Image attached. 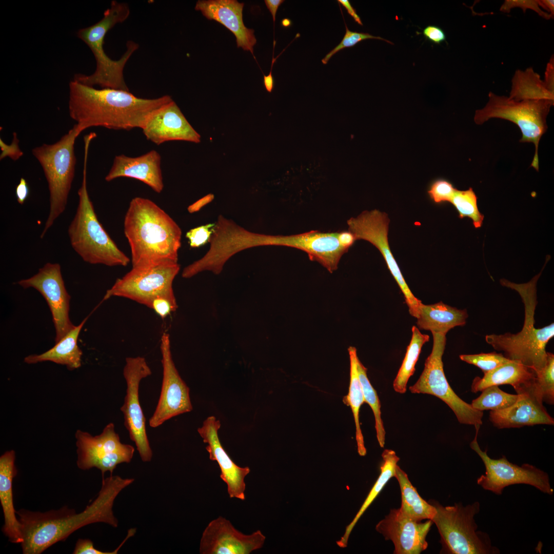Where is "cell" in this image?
<instances>
[{
    "label": "cell",
    "instance_id": "6da1fadb",
    "mask_svg": "<svg viewBox=\"0 0 554 554\" xmlns=\"http://www.w3.org/2000/svg\"><path fill=\"white\" fill-rule=\"evenodd\" d=\"M134 481L133 478L112 474L103 478L97 496L80 513L67 506L43 512L24 509L16 511L21 525L23 553L40 554L89 524L104 523L117 527L118 520L112 510L114 502L120 492Z\"/></svg>",
    "mask_w": 554,
    "mask_h": 554
},
{
    "label": "cell",
    "instance_id": "7a4b0ae2",
    "mask_svg": "<svg viewBox=\"0 0 554 554\" xmlns=\"http://www.w3.org/2000/svg\"><path fill=\"white\" fill-rule=\"evenodd\" d=\"M172 100L168 95L143 98L129 91L97 89L74 80L69 83V114L83 131L98 126L114 130L142 129L155 111Z\"/></svg>",
    "mask_w": 554,
    "mask_h": 554
},
{
    "label": "cell",
    "instance_id": "3957f363",
    "mask_svg": "<svg viewBox=\"0 0 554 554\" xmlns=\"http://www.w3.org/2000/svg\"><path fill=\"white\" fill-rule=\"evenodd\" d=\"M124 227L131 249L132 268L177 263L181 228L154 202L141 197L132 199Z\"/></svg>",
    "mask_w": 554,
    "mask_h": 554
},
{
    "label": "cell",
    "instance_id": "277c9868",
    "mask_svg": "<svg viewBox=\"0 0 554 554\" xmlns=\"http://www.w3.org/2000/svg\"><path fill=\"white\" fill-rule=\"evenodd\" d=\"M541 272L524 284L514 283L504 279L500 280L503 286L515 290L521 296L525 309L523 326L516 334L506 332L485 337L486 342L494 349L503 351L505 357L521 363L535 373L546 365V346L554 336L553 323L541 328L535 326V312L538 303L536 285Z\"/></svg>",
    "mask_w": 554,
    "mask_h": 554
},
{
    "label": "cell",
    "instance_id": "5b68a950",
    "mask_svg": "<svg viewBox=\"0 0 554 554\" xmlns=\"http://www.w3.org/2000/svg\"><path fill=\"white\" fill-rule=\"evenodd\" d=\"M89 145H85L83 180L78 204L68 229L70 244L83 260L91 264L126 266L130 259L117 246L99 222L87 190L86 169Z\"/></svg>",
    "mask_w": 554,
    "mask_h": 554
},
{
    "label": "cell",
    "instance_id": "8992f818",
    "mask_svg": "<svg viewBox=\"0 0 554 554\" xmlns=\"http://www.w3.org/2000/svg\"><path fill=\"white\" fill-rule=\"evenodd\" d=\"M130 8L126 3L112 1L103 18L94 24L80 29L77 36L90 49L96 61V69L91 75L76 74L73 80L83 84L102 88L129 91L123 75L124 67L132 54L138 48V44L128 41L127 49L118 60L111 59L105 53L103 45L107 33L116 24L124 22L129 16Z\"/></svg>",
    "mask_w": 554,
    "mask_h": 554
},
{
    "label": "cell",
    "instance_id": "52a82bcc",
    "mask_svg": "<svg viewBox=\"0 0 554 554\" xmlns=\"http://www.w3.org/2000/svg\"><path fill=\"white\" fill-rule=\"evenodd\" d=\"M82 131L76 124L56 143L32 150L43 169L50 193L49 213L41 238L65 210L75 174V141Z\"/></svg>",
    "mask_w": 554,
    "mask_h": 554
},
{
    "label": "cell",
    "instance_id": "ba28073f",
    "mask_svg": "<svg viewBox=\"0 0 554 554\" xmlns=\"http://www.w3.org/2000/svg\"><path fill=\"white\" fill-rule=\"evenodd\" d=\"M436 512L431 521L438 528L442 545V553L450 554H496L499 550L492 546L486 532L478 531L474 516L480 511L478 502L464 506L461 503L443 506L430 503Z\"/></svg>",
    "mask_w": 554,
    "mask_h": 554
},
{
    "label": "cell",
    "instance_id": "9c48e42d",
    "mask_svg": "<svg viewBox=\"0 0 554 554\" xmlns=\"http://www.w3.org/2000/svg\"><path fill=\"white\" fill-rule=\"evenodd\" d=\"M554 102L546 100L516 101L489 92L488 101L482 109L475 111L474 122L481 125L492 118H501L517 125L522 133L521 143H532L535 153L531 166L539 170L538 146L546 131V118Z\"/></svg>",
    "mask_w": 554,
    "mask_h": 554
},
{
    "label": "cell",
    "instance_id": "30bf717a",
    "mask_svg": "<svg viewBox=\"0 0 554 554\" xmlns=\"http://www.w3.org/2000/svg\"><path fill=\"white\" fill-rule=\"evenodd\" d=\"M433 346L425 362L424 370L417 382L409 387L413 393L432 395L444 402L454 413L458 421L480 429L483 424V411L474 409L454 392L445 377L442 362L446 334L432 332Z\"/></svg>",
    "mask_w": 554,
    "mask_h": 554
},
{
    "label": "cell",
    "instance_id": "8fae6325",
    "mask_svg": "<svg viewBox=\"0 0 554 554\" xmlns=\"http://www.w3.org/2000/svg\"><path fill=\"white\" fill-rule=\"evenodd\" d=\"M180 269L177 263L147 268H132L107 290L104 300L112 296L130 299L151 308L153 301L165 298L176 301L173 282Z\"/></svg>",
    "mask_w": 554,
    "mask_h": 554
},
{
    "label": "cell",
    "instance_id": "7c38bea8",
    "mask_svg": "<svg viewBox=\"0 0 554 554\" xmlns=\"http://www.w3.org/2000/svg\"><path fill=\"white\" fill-rule=\"evenodd\" d=\"M75 437L76 464L81 470L95 467L101 471L103 476L107 471L111 475L117 465L130 463L134 454V448L121 442L112 423L108 424L98 435L93 436L78 429Z\"/></svg>",
    "mask_w": 554,
    "mask_h": 554
},
{
    "label": "cell",
    "instance_id": "4fadbf2b",
    "mask_svg": "<svg viewBox=\"0 0 554 554\" xmlns=\"http://www.w3.org/2000/svg\"><path fill=\"white\" fill-rule=\"evenodd\" d=\"M479 429H476V434L470 444L482 460L485 472L477 479V484L484 489L501 495L505 487L517 484L531 485L541 491L551 495L553 490L551 487L548 474L536 467L524 464L519 466L510 463L503 456L499 459L490 458L487 450L483 451L477 441Z\"/></svg>",
    "mask_w": 554,
    "mask_h": 554
},
{
    "label": "cell",
    "instance_id": "5bb4252c",
    "mask_svg": "<svg viewBox=\"0 0 554 554\" xmlns=\"http://www.w3.org/2000/svg\"><path fill=\"white\" fill-rule=\"evenodd\" d=\"M389 222L386 213L374 209L364 211L358 216L351 217L347 224L348 231L354 235L356 240L369 242L381 252L388 268L404 294L410 315L417 318L422 302L410 290L391 253L388 240Z\"/></svg>",
    "mask_w": 554,
    "mask_h": 554
},
{
    "label": "cell",
    "instance_id": "9a60e30c",
    "mask_svg": "<svg viewBox=\"0 0 554 554\" xmlns=\"http://www.w3.org/2000/svg\"><path fill=\"white\" fill-rule=\"evenodd\" d=\"M151 370L146 359L142 357H128L123 369L127 389L124 402L121 407L123 413L124 425L129 438L136 446L142 461H151L152 451L146 429V419L139 400L141 381L150 375Z\"/></svg>",
    "mask_w": 554,
    "mask_h": 554
},
{
    "label": "cell",
    "instance_id": "2e32d148",
    "mask_svg": "<svg viewBox=\"0 0 554 554\" xmlns=\"http://www.w3.org/2000/svg\"><path fill=\"white\" fill-rule=\"evenodd\" d=\"M163 379L160 396L149 426L156 428L178 415L190 412L192 405L189 388L181 378L172 359L170 340L167 333L161 339Z\"/></svg>",
    "mask_w": 554,
    "mask_h": 554
},
{
    "label": "cell",
    "instance_id": "e0dca14e",
    "mask_svg": "<svg viewBox=\"0 0 554 554\" xmlns=\"http://www.w3.org/2000/svg\"><path fill=\"white\" fill-rule=\"evenodd\" d=\"M17 284L24 288L35 289L46 301L54 325L55 343L74 327L69 314L71 298L65 286L59 264L47 263L36 274Z\"/></svg>",
    "mask_w": 554,
    "mask_h": 554
},
{
    "label": "cell",
    "instance_id": "ac0fdd59",
    "mask_svg": "<svg viewBox=\"0 0 554 554\" xmlns=\"http://www.w3.org/2000/svg\"><path fill=\"white\" fill-rule=\"evenodd\" d=\"M265 537L258 530L245 535L230 521L220 516L204 530L200 541L201 554H249L261 548Z\"/></svg>",
    "mask_w": 554,
    "mask_h": 554
},
{
    "label": "cell",
    "instance_id": "d6986e66",
    "mask_svg": "<svg viewBox=\"0 0 554 554\" xmlns=\"http://www.w3.org/2000/svg\"><path fill=\"white\" fill-rule=\"evenodd\" d=\"M515 390L518 398L514 404L503 410L490 411L489 420L495 427L503 429L554 424L553 418L543 404L534 380Z\"/></svg>",
    "mask_w": 554,
    "mask_h": 554
},
{
    "label": "cell",
    "instance_id": "ffe728a7",
    "mask_svg": "<svg viewBox=\"0 0 554 554\" xmlns=\"http://www.w3.org/2000/svg\"><path fill=\"white\" fill-rule=\"evenodd\" d=\"M433 523L421 522L403 515L399 509L389 514L376 525L375 529L386 540H391L395 554H419L428 547L426 536Z\"/></svg>",
    "mask_w": 554,
    "mask_h": 554
},
{
    "label": "cell",
    "instance_id": "44dd1931",
    "mask_svg": "<svg viewBox=\"0 0 554 554\" xmlns=\"http://www.w3.org/2000/svg\"><path fill=\"white\" fill-rule=\"evenodd\" d=\"M220 420L213 416L208 417L198 428L197 431L207 444L206 449L209 459L216 461L220 468V478L227 485V492L230 498L241 500L245 499L246 477L250 473L249 467H241L230 458L223 448L218 436L221 427Z\"/></svg>",
    "mask_w": 554,
    "mask_h": 554
},
{
    "label": "cell",
    "instance_id": "7402d4cb",
    "mask_svg": "<svg viewBox=\"0 0 554 554\" xmlns=\"http://www.w3.org/2000/svg\"><path fill=\"white\" fill-rule=\"evenodd\" d=\"M141 129L148 140L157 145L171 141H201L200 135L173 100L155 111Z\"/></svg>",
    "mask_w": 554,
    "mask_h": 554
},
{
    "label": "cell",
    "instance_id": "603a6c76",
    "mask_svg": "<svg viewBox=\"0 0 554 554\" xmlns=\"http://www.w3.org/2000/svg\"><path fill=\"white\" fill-rule=\"evenodd\" d=\"M244 3L236 0L198 1L195 9L209 20H215L231 31L236 37L238 47L253 55L256 43L254 30L247 28L243 21Z\"/></svg>",
    "mask_w": 554,
    "mask_h": 554
},
{
    "label": "cell",
    "instance_id": "cb8c5ba5",
    "mask_svg": "<svg viewBox=\"0 0 554 554\" xmlns=\"http://www.w3.org/2000/svg\"><path fill=\"white\" fill-rule=\"evenodd\" d=\"M161 161L160 154L154 150L137 157L118 155L115 156L105 179L110 182L120 177L132 178L161 193L164 188Z\"/></svg>",
    "mask_w": 554,
    "mask_h": 554
},
{
    "label": "cell",
    "instance_id": "d4e9b609",
    "mask_svg": "<svg viewBox=\"0 0 554 554\" xmlns=\"http://www.w3.org/2000/svg\"><path fill=\"white\" fill-rule=\"evenodd\" d=\"M15 460L13 450L6 451L0 457V501L4 518L2 530L10 542L21 544V525L16 516L12 492V481L17 473Z\"/></svg>",
    "mask_w": 554,
    "mask_h": 554
},
{
    "label": "cell",
    "instance_id": "484cf974",
    "mask_svg": "<svg viewBox=\"0 0 554 554\" xmlns=\"http://www.w3.org/2000/svg\"><path fill=\"white\" fill-rule=\"evenodd\" d=\"M87 317L82 322L72 329L54 346L47 351L39 354H30L24 359L27 364H36L39 362L50 361L65 365L69 370H73L81 367L82 351L77 344V340Z\"/></svg>",
    "mask_w": 554,
    "mask_h": 554
},
{
    "label": "cell",
    "instance_id": "4316f807",
    "mask_svg": "<svg viewBox=\"0 0 554 554\" xmlns=\"http://www.w3.org/2000/svg\"><path fill=\"white\" fill-rule=\"evenodd\" d=\"M468 316L466 309L460 310L442 302L431 305L421 302L417 325L420 329L446 334L451 329L465 325Z\"/></svg>",
    "mask_w": 554,
    "mask_h": 554
},
{
    "label": "cell",
    "instance_id": "83f0119b",
    "mask_svg": "<svg viewBox=\"0 0 554 554\" xmlns=\"http://www.w3.org/2000/svg\"><path fill=\"white\" fill-rule=\"evenodd\" d=\"M535 372L521 363L510 360L488 372L482 378L476 377L472 381L471 390L476 393L494 385L509 384L515 389L534 380Z\"/></svg>",
    "mask_w": 554,
    "mask_h": 554
},
{
    "label": "cell",
    "instance_id": "f1b7e54d",
    "mask_svg": "<svg viewBox=\"0 0 554 554\" xmlns=\"http://www.w3.org/2000/svg\"><path fill=\"white\" fill-rule=\"evenodd\" d=\"M394 477L399 482L401 492V506L399 508L401 512L417 521L431 520L436 512L435 507L421 498L407 474L398 465Z\"/></svg>",
    "mask_w": 554,
    "mask_h": 554
},
{
    "label": "cell",
    "instance_id": "f546056e",
    "mask_svg": "<svg viewBox=\"0 0 554 554\" xmlns=\"http://www.w3.org/2000/svg\"><path fill=\"white\" fill-rule=\"evenodd\" d=\"M509 98L516 100H546L554 102V92L546 87L532 67L517 70L511 80Z\"/></svg>",
    "mask_w": 554,
    "mask_h": 554
},
{
    "label": "cell",
    "instance_id": "4dcf8cb0",
    "mask_svg": "<svg viewBox=\"0 0 554 554\" xmlns=\"http://www.w3.org/2000/svg\"><path fill=\"white\" fill-rule=\"evenodd\" d=\"M383 461L380 467V474L369 493L361 506L360 509L350 523L346 527L345 533L337 541V544L342 548L347 546L350 534L356 523L365 510L376 498L390 479L394 477L395 468L400 458L394 451L385 449L382 454Z\"/></svg>",
    "mask_w": 554,
    "mask_h": 554
},
{
    "label": "cell",
    "instance_id": "1f68e13d",
    "mask_svg": "<svg viewBox=\"0 0 554 554\" xmlns=\"http://www.w3.org/2000/svg\"><path fill=\"white\" fill-rule=\"evenodd\" d=\"M348 351L350 359V383L348 393L344 397L343 401L351 409L355 425L358 452L361 456H364L366 454V449L359 422L360 408L364 403V400L357 371V360L359 358L355 347L350 346Z\"/></svg>",
    "mask_w": 554,
    "mask_h": 554
},
{
    "label": "cell",
    "instance_id": "d6a6232c",
    "mask_svg": "<svg viewBox=\"0 0 554 554\" xmlns=\"http://www.w3.org/2000/svg\"><path fill=\"white\" fill-rule=\"evenodd\" d=\"M412 337L407 347L405 358L393 381L394 390L400 393L406 391L408 380L415 371V366L423 345L429 340V336L422 333L417 327L413 326Z\"/></svg>",
    "mask_w": 554,
    "mask_h": 554
},
{
    "label": "cell",
    "instance_id": "836d02e7",
    "mask_svg": "<svg viewBox=\"0 0 554 554\" xmlns=\"http://www.w3.org/2000/svg\"><path fill=\"white\" fill-rule=\"evenodd\" d=\"M367 368L358 359L357 371L362 387L364 403H367L372 410L374 419L377 438L381 447L383 448L385 440V430L381 418V404L377 391L371 385L367 375Z\"/></svg>",
    "mask_w": 554,
    "mask_h": 554
},
{
    "label": "cell",
    "instance_id": "e575fe53",
    "mask_svg": "<svg viewBox=\"0 0 554 554\" xmlns=\"http://www.w3.org/2000/svg\"><path fill=\"white\" fill-rule=\"evenodd\" d=\"M518 395L508 393L498 386H491L482 391L480 395L472 400L470 405L476 410L498 411L511 406L517 400Z\"/></svg>",
    "mask_w": 554,
    "mask_h": 554
},
{
    "label": "cell",
    "instance_id": "d590c367",
    "mask_svg": "<svg viewBox=\"0 0 554 554\" xmlns=\"http://www.w3.org/2000/svg\"><path fill=\"white\" fill-rule=\"evenodd\" d=\"M478 197L472 188L466 190H456L450 201L457 210L460 219L468 217L472 221L475 228L483 225L484 216L478 207Z\"/></svg>",
    "mask_w": 554,
    "mask_h": 554
},
{
    "label": "cell",
    "instance_id": "8d00e7d4",
    "mask_svg": "<svg viewBox=\"0 0 554 554\" xmlns=\"http://www.w3.org/2000/svg\"><path fill=\"white\" fill-rule=\"evenodd\" d=\"M534 384L543 402L553 405L554 403V355L547 352L546 365L535 373Z\"/></svg>",
    "mask_w": 554,
    "mask_h": 554
},
{
    "label": "cell",
    "instance_id": "74e56055",
    "mask_svg": "<svg viewBox=\"0 0 554 554\" xmlns=\"http://www.w3.org/2000/svg\"><path fill=\"white\" fill-rule=\"evenodd\" d=\"M460 358L468 364L479 367L484 374L510 360L505 357L502 353L495 352L474 354H462L460 355Z\"/></svg>",
    "mask_w": 554,
    "mask_h": 554
},
{
    "label": "cell",
    "instance_id": "f35d334b",
    "mask_svg": "<svg viewBox=\"0 0 554 554\" xmlns=\"http://www.w3.org/2000/svg\"><path fill=\"white\" fill-rule=\"evenodd\" d=\"M345 25L346 32L342 41L338 46L327 53L324 58L322 60V62L323 64H326L330 58L340 50L344 48L353 47L358 43L364 40L368 39H377L384 41L392 44L390 41L385 39L380 36H373L368 33L351 31L347 28L345 22Z\"/></svg>",
    "mask_w": 554,
    "mask_h": 554
},
{
    "label": "cell",
    "instance_id": "ab89813d",
    "mask_svg": "<svg viewBox=\"0 0 554 554\" xmlns=\"http://www.w3.org/2000/svg\"><path fill=\"white\" fill-rule=\"evenodd\" d=\"M456 190L449 181L439 179L431 184L428 193L433 202L439 204L450 202Z\"/></svg>",
    "mask_w": 554,
    "mask_h": 554
},
{
    "label": "cell",
    "instance_id": "60d3db41",
    "mask_svg": "<svg viewBox=\"0 0 554 554\" xmlns=\"http://www.w3.org/2000/svg\"><path fill=\"white\" fill-rule=\"evenodd\" d=\"M215 224H207L189 230L186 234L191 248H198L209 242L213 234Z\"/></svg>",
    "mask_w": 554,
    "mask_h": 554
},
{
    "label": "cell",
    "instance_id": "b9f144b4",
    "mask_svg": "<svg viewBox=\"0 0 554 554\" xmlns=\"http://www.w3.org/2000/svg\"><path fill=\"white\" fill-rule=\"evenodd\" d=\"M514 8H520L524 13L527 9H530L544 19L552 18L549 13L539 7L537 0H506L501 6L500 11L509 13L511 9Z\"/></svg>",
    "mask_w": 554,
    "mask_h": 554
},
{
    "label": "cell",
    "instance_id": "7bdbcfd3",
    "mask_svg": "<svg viewBox=\"0 0 554 554\" xmlns=\"http://www.w3.org/2000/svg\"><path fill=\"white\" fill-rule=\"evenodd\" d=\"M136 532L135 528H131L128 531L126 538L122 543L112 551H103L95 548L93 546V542L90 539H79L76 542L75 546L73 552V554H115L122 547L123 544L131 537L134 535Z\"/></svg>",
    "mask_w": 554,
    "mask_h": 554
},
{
    "label": "cell",
    "instance_id": "ee69618b",
    "mask_svg": "<svg viewBox=\"0 0 554 554\" xmlns=\"http://www.w3.org/2000/svg\"><path fill=\"white\" fill-rule=\"evenodd\" d=\"M177 308L176 301L165 298H160L154 300L151 307V309H153L162 319L166 318L171 313L174 312Z\"/></svg>",
    "mask_w": 554,
    "mask_h": 554
},
{
    "label": "cell",
    "instance_id": "f6af8a7d",
    "mask_svg": "<svg viewBox=\"0 0 554 554\" xmlns=\"http://www.w3.org/2000/svg\"><path fill=\"white\" fill-rule=\"evenodd\" d=\"M423 34L426 38L436 44H440L446 38L444 31L440 27L434 25L426 27Z\"/></svg>",
    "mask_w": 554,
    "mask_h": 554
},
{
    "label": "cell",
    "instance_id": "bcb514c9",
    "mask_svg": "<svg viewBox=\"0 0 554 554\" xmlns=\"http://www.w3.org/2000/svg\"><path fill=\"white\" fill-rule=\"evenodd\" d=\"M30 189L27 181L24 177H21L15 190L17 202L23 205L28 197Z\"/></svg>",
    "mask_w": 554,
    "mask_h": 554
},
{
    "label": "cell",
    "instance_id": "7dc6e473",
    "mask_svg": "<svg viewBox=\"0 0 554 554\" xmlns=\"http://www.w3.org/2000/svg\"><path fill=\"white\" fill-rule=\"evenodd\" d=\"M14 139L11 146L6 145L7 150L4 151L1 155V159H3L5 156H9L13 160H17L21 156L23 153L19 149L18 146V140L16 137V134L14 133Z\"/></svg>",
    "mask_w": 554,
    "mask_h": 554
},
{
    "label": "cell",
    "instance_id": "c3c4849f",
    "mask_svg": "<svg viewBox=\"0 0 554 554\" xmlns=\"http://www.w3.org/2000/svg\"><path fill=\"white\" fill-rule=\"evenodd\" d=\"M554 62L553 56H551L549 62L547 64L545 73L544 83L547 88L554 92Z\"/></svg>",
    "mask_w": 554,
    "mask_h": 554
},
{
    "label": "cell",
    "instance_id": "681fc988",
    "mask_svg": "<svg viewBox=\"0 0 554 554\" xmlns=\"http://www.w3.org/2000/svg\"><path fill=\"white\" fill-rule=\"evenodd\" d=\"M214 198L212 194H209L198 200L193 204L189 206L188 210L190 213L199 211L203 206L210 203Z\"/></svg>",
    "mask_w": 554,
    "mask_h": 554
},
{
    "label": "cell",
    "instance_id": "f907efd6",
    "mask_svg": "<svg viewBox=\"0 0 554 554\" xmlns=\"http://www.w3.org/2000/svg\"><path fill=\"white\" fill-rule=\"evenodd\" d=\"M337 2L341 4L347 10L348 13L351 16L354 21L359 25L363 26V23L360 16L356 12V10L351 6L348 0H338Z\"/></svg>",
    "mask_w": 554,
    "mask_h": 554
},
{
    "label": "cell",
    "instance_id": "816d5d0a",
    "mask_svg": "<svg viewBox=\"0 0 554 554\" xmlns=\"http://www.w3.org/2000/svg\"><path fill=\"white\" fill-rule=\"evenodd\" d=\"M266 6L271 13L274 24L276 11L284 0H265Z\"/></svg>",
    "mask_w": 554,
    "mask_h": 554
},
{
    "label": "cell",
    "instance_id": "f5cc1de1",
    "mask_svg": "<svg viewBox=\"0 0 554 554\" xmlns=\"http://www.w3.org/2000/svg\"><path fill=\"white\" fill-rule=\"evenodd\" d=\"M539 7L550 14L551 18L554 15V1L553 0H537Z\"/></svg>",
    "mask_w": 554,
    "mask_h": 554
},
{
    "label": "cell",
    "instance_id": "db71d44e",
    "mask_svg": "<svg viewBox=\"0 0 554 554\" xmlns=\"http://www.w3.org/2000/svg\"><path fill=\"white\" fill-rule=\"evenodd\" d=\"M275 61V58L274 59L273 56L272 58V64L271 70L269 74L266 76L264 75V84L266 89L269 92H271L273 89L274 86V81L272 75V68L273 63Z\"/></svg>",
    "mask_w": 554,
    "mask_h": 554
},
{
    "label": "cell",
    "instance_id": "11a10c76",
    "mask_svg": "<svg viewBox=\"0 0 554 554\" xmlns=\"http://www.w3.org/2000/svg\"><path fill=\"white\" fill-rule=\"evenodd\" d=\"M282 25L284 27H287L291 25V21L288 18H285L282 21Z\"/></svg>",
    "mask_w": 554,
    "mask_h": 554
}]
</instances>
